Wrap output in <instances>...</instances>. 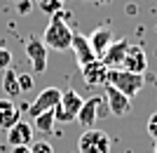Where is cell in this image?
Masks as SVG:
<instances>
[{"mask_svg":"<svg viewBox=\"0 0 157 153\" xmlns=\"http://www.w3.org/2000/svg\"><path fill=\"white\" fill-rule=\"evenodd\" d=\"M35 5H38V10H42L45 14L54 17L56 12H61V10H63L66 0H35Z\"/></svg>","mask_w":157,"mask_h":153,"instance_id":"ac0fdd59","label":"cell"},{"mask_svg":"<svg viewBox=\"0 0 157 153\" xmlns=\"http://www.w3.org/2000/svg\"><path fill=\"white\" fill-rule=\"evenodd\" d=\"M152 153H157V141H155V146H152Z\"/></svg>","mask_w":157,"mask_h":153,"instance_id":"d4e9b609","label":"cell"},{"mask_svg":"<svg viewBox=\"0 0 157 153\" xmlns=\"http://www.w3.org/2000/svg\"><path fill=\"white\" fill-rule=\"evenodd\" d=\"M113 31L108 26H101V28H96L92 35H89V45H92V50H94V54H96V59H101L105 54V50L110 47V42H113Z\"/></svg>","mask_w":157,"mask_h":153,"instance_id":"9a60e30c","label":"cell"},{"mask_svg":"<svg viewBox=\"0 0 157 153\" xmlns=\"http://www.w3.org/2000/svg\"><path fill=\"white\" fill-rule=\"evenodd\" d=\"M108 71L110 68L105 66L101 59H94L87 66H82V78H85L87 85H105L108 83Z\"/></svg>","mask_w":157,"mask_h":153,"instance_id":"7c38bea8","label":"cell"},{"mask_svg":"<svg viewBox=\"0 0 157 153\" xmlns=\"http://www.w3.org/2000/svg\"><path fill=\"white\" fill-rule=\"evenodd\" d=\"M82 104H85V99L80 97L75 90H63L61 92V101L54 106V118H56V123H71V120L78 118L80 108H82Z\"/></svg>","mask_w":157,"mask_h":153,"instance_id":"3957f363","label":"cell"},{"mask_svg":"<svg viewBox=\"0 0 157 153\" xmlns=\"http://www.w3.org/2000/svg\"><path fill=\"white\" fill-rule=\"evenodd\" d=\"M59 101H61V90L59 87H45V90L31 101V106L26 108V113L31 115V118H35V115L45 113V111H52Z\"/></svg>","mask_w":157,"mask_h":153,"instance_id":"5b68a950","label":"cell"},{"mask_svg":"<svg viewBox=\"0 0 157 153\" xmlns=\"http://www.w3.org/2000/svg\"><path fill=\"white\" fill-rule=\"evenodd\" d=\"M10 153H31V146H12Z\"/></svg>","mask_w":157,"mask_h":153,"instance_id":"cb8c5ba5","label":"cell"},{"mask_svg":"<svg viewBox=\"0 0 157 153\" xmlns=\"http://www.w3.org/2000/svg\"><path fill=\"white\" fill-rule=\"evenodd\" d=\"M103 101L105 97H89V99H85V104H82V108H80V113H78V123L82 127H94V123H96L98 118H101V106H103Z\"/></svg>","mask_w":157,"mask_h":153,"instance_id":"ba28073f","label":"cell"},{"mask_svg":"<svg viewBox=\"0 0 157 153\" xmlns=\"http://www.w3.org/2000/svg\"><path fill=\"white\" fill-rule=\"evenodd\" d=\"M5 78H2V92H5L7 99H17L21 97V87H19V73L14 68H5L2 71Z\"/></svg>","mask_w":157,"mask_h":153,"instance_id":"2e32d148","label":"cell"},{"mask_svg":"<svg viewBox=\"0 0 157 153\" xmlns=\"http://www.w3.org/2000/svg\"><path fill=\"white\" fill-rule=\"evenodd\" d=\"M12 66V52L7 50V47L0 45V71H5V68Z\"/></svg>","mask_w":157,"mask_h":153,"instance_id":"ffe728a7","label":"cell"},{"mask_svg":"<svg viewBox=\"0 0 157 153\" xmlns=\"http://www.w3.org/2000/svg\"><path fill=\"white\" fill-rule=\"evenodd\" d=\"M124 71H129V73H138L143 75L145 68H148V57H145V50L141 45H134V42H129V50H127L124 54V61H122V66Z\"/></svg>","mask_w":157,"mask_h":153,"instance_id":"52a82bcc","label":"cell"},{"mask_svg":"<svg viewBox=\"0 0 157 153\" xmlns=\"http://www.w3.org/2000/svg\"><path fill=\"white\" fill-rule=\"evenodd\" d=\"M68 14L61 10L49 19L45 28V35H42V42H45L47 50H54V52H63V50H71L73 42V28L68 24Z\"/></svg>","mask_w":157,"mask_h":153,"instance_id":"6da1fadb","label":"cell"},{"mask_svg":"<svg viewBox=\"0 0 157 153\" xmlns=\"http://www.w3.org/2000/svg\"><path fill=\"white\" fill-rule=\"evenodd\" d=\"M148 134L152 137V141H157V111L148 118Z\"/></svg>","mask_w":157,"mask_h":153,"instance_id":"7402d4cb","label":"cell"},{"mask_svg":"<svg viewBox=\"0 0 157 153\" xmlns=\"http://www.w3.org/2000/svg\"><path fill=\"white\" fill-rule=\"evenodd\" d=\"M105 104H108V111L117 118H122L131 111V99L124 97L122 92H117L113 85H105Z\"/></svg>","mask_w":157,"mask_h":153,"instance_id":"9c48e42d","label":"cell"},{"mask_svg":"<svg viewBox=\"0 0 157 153\" xmlns=\"http://www.w3.org/2000/svg\"><path fill=\"white\" fill-rule=\"evenodd\" d=\"M21 120V108L12 99H0V130H10Z\"/></svg>","mask_w":157,"mask_h":153,"instance_id":"5bb4252c","label":"cell"},{"mask_svg":"<svg viewBox=\"0 0 157 153\" xmlns=\"http://www.w3.org/2000/svg\"><path fill=\"white\" fill-rule=\"evenodd\" d=\"M75 153H80V151H75Z\"/></svg>","mask_w":157,"mask_h":153,"instance_id":"484cf974","label":"cell"},{"mask_svg":"<svg viewBox=\"0 0 157 153\" xmlns=\"http://www.w3.org/2000/svg\"><path fill=\"white\" fill-rule=\"evenodd\" d=\"M26 54L28 59H31V66L35 73H42L47 68V47L45 42H42V38H38V35H31V38L26 40Z\"/></svg>","mask_w":157,"mask_h":153,"instance_id":"8992f818","label":"cell"},{"mask_svg":"<svg viewBox=\"0 0 157 153\" xmlns=\"http://www.w3.org/2000/svg\"><path fill=\"white\" fill-rule=\"evenodd\" d=\"M143 75L138 73H129V71H124V68H110L108 71V83L105 85H113L117 92H122L124 97H129V99H134L141 90H143Z\"/></svg>","mask_w":157,"mask_h":153,"instance_id":"7a4b0ae2","label":"cell"},{"mask_svg":"<svg viewBox=\"0 0 157 153\" xmlns=\"http://www.w3.org/2000/svg\"><path fill=\"white\" fill-rule=\"evenodd\" d=\"M78 148H80V153H108L110 151V137L103 130L89 127V130H85L80 134Z\"/></svg>","mask_w":157,"mask_h":153,"instance_id":"277c9868","label":"cell"},{"mask_svg":"<svg viewBox=\"0 0 157 153\" xmlns=\"http://www.w3.org/2000/svg\"><path fill=\"white\" fill-rule=\"evenodd\" d=\"M127 50H129V40H127V38L113 40L110 47L105 50V54L101 57V61H103L108 68H120V66H122V61H124Z\"/></svg>","mask_w":157,"mask_h":153,"instance_id":"30bf717a","label":"cell"},{"mask_svg":"<svg viewBox=\"0 0 157 153\" xmlns=\"http://www.w3.org/2000/svg\"><path fill=\"white\" fill-rule=\"evenodd\" d=\"M33 139V125L26 120H19L17 125H12L7 130V141L10 146H28Z\"/></svg>","mask_w":157,"mask_h":153,"instance_id":"4fadbf2b","label":"cell"},{"mask_svg":"<svg viewBox=\"0 0 157 153\" xmlns=\"http://www.w3.org/2000/svg\"><path fill=\"white\" fill-rule=\"evenodd\" d=\"M71 50L75 52V59H78L80 66H87L89 61L96 59V54H94L92 45H89V38L82 33H75L73 31V42H71Z\"/></svg>","mask_w":157,"mask_h":153,"instance_id":"8fae6325","label":"cell"},{"mask_svg":"<svg viewBox=\"0 0 157 153\" xmlns=\"http://www.w3.org/2000/svg\"><path fill=\"white\" fill-rule=\"evenodd\" d=\"M31 153H54V148H52L49 141L40 139V141H35V144H31Z\"/></svg>","mask_w":157,"mask_h":153,"instance_id":"d6986e66","label":"cell"},{"mask_svg":"<svg viewBox=\"0 0 157 153\" xmlns=\"http://www.w3.org/2000/svg\"><path fill=\"white\" fill-rule=\"evenodd\" d=\"M33 123H35V127H38L42 134H49L54 130V123H56V118H54V108H52V111H45V113H40V115H35Z\"/></svg>","mask_w":157,"mask_h":153,"instance_id":"e0dca14e","label":"cell"},{"mask_svg":"<svg viewBox=\"0 0 157 153\" xmlns=\"http://www.w3.org/2000/svg\"><path fill=\"white\" fill-rule=\"evenodd\" d=\"M17 10H19L21 14H28V12L33 10V2H31V0H21L19 5H17Z\"/></svg>","mask_w":157,"mask_h":153,"instance_id":"603a6c76","label":"cell"},{"mask_svg":"<svg viewBox=\"0 0 157 153\" xmlns=\"http://www.w3.org/2000/svg\"><path fill=\"white\" fill-rule=\"evenodd\" d=\"M19 87H21V94L33 90V78L28 73H19Z\"/></svg>","mask_w":157,"mask_h":153,"instance_id":"44dd1931","label":"cell"}]
</instances>
